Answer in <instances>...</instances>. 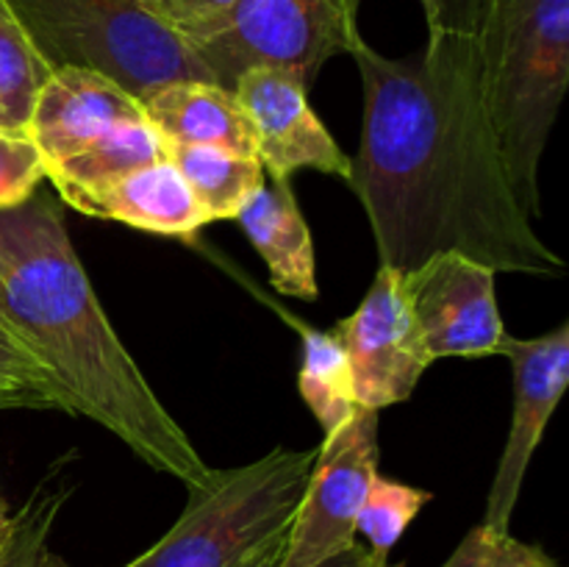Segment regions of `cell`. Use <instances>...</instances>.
Here are the masks:
<instances>
[{
    "instance_id": "6da1fadb",
    "label": "cell",
    "mask_w": 569,
    "mask_h": 567,
    "mask_svg": "<svg viewBox=\"0 0 569 567\" xmlns=\"http://www.w3.org/2000/svg\"><path fill=\"white\" fill-rule=\"evenodd\" d=\"M350 56L365 111L348 183L378 267L406 276L431 256L461 253L495 272L561 276L567 261L537 233L500 159L476 37H428L403 59L361 37Z\"/></svg>"
},
{
    "instance_id": "7a4b0ae2",
    "label": "cell",
    "mask_w": 569,
    "mask_h": 567,
    "mask_svg": "<svg viewBox=\"0 0 569 567\" xmlns=\"http://www.w3.org/2000/svg\"><path fill=\"white\" fill-rule=\"evenodd\" d=\"M0 317L56 384L67 415L87 417L183 487L214 467L159 400L106 317L56 198L0 211Z\"/></svg>"
},
{
    "instance_id": "3957f363",
    "label": "cell",
    "mask_w": 569,
    "mask_h": 567,
    "mask_svg": "<svg viewBox=\"0 0 569 567\" xmlns=\"http://www.w3.org/2000/svg\"><path fill=\"white\" fill-rule=\"evenodd\" d=\"M476 48L500 159L533 220L542 215L539 167L569 81V0H489Z\"/></svg>"
},
{
    "instance_id": "277c9868",
    "label": "cell",
    "mask_w": 569,
    "mask_h": 567,
    "mask_svg": "<svg viewBox=\"0 0 569 567\" xmlns=\"http://www.w3.org/2000/svg\"><path fill=\"white\" fill-rule=\"evenodd\" d=\"M317 448H276L261 459L211 470L189 487L170 531L126 567H237L287 537L315 470Z\"/></svg>"
},
{
    "instance_id": "5b68a950",
    "label": "cell",
    "mask_w": 569,
    "mask_h": 567,
    "mask_svg": "<svg viewBox=\"0 0 569 567\" xmlns=\"http://www.w3.org/2000/svg\"><path fill=\"white\" fill-rule=\"evenodd\" d=\"M50 67H81L133 98L170 81H211L176 31L142 0H6Z\"/></svg>"
},
{
    "instance_id": "8992f818",
    "label": "cell",
    "mask_w": 569,
    "mask_h": 567,
    "mask_svg": "<svg viewBox=\"0 0 569 567\" xmlns=\"http://www.w3.org/2000/svg\"><path fill=\"white\" fill-rule=\"evenodd\" d=\"M365 0H237L231 14L187 42L211 83L233 89L253 67H276L306 89L333 56L353 50L361 39L359 11Z\"/></svg>"
},
{
    "instance_id": "52a82bcc",
    "label": "cell",
    "mask_w": 569,
    "mask_h": 567,
    "mask_svg": "<svg viewBox=\"0 0 569 567\" xmlns=\"http://www.w3.org/2000/svg\"><path fill=\"white\" fill-rule=\"evenodd\" d=\"M378 415L359 409L322 439L278 567H317L356 543V517L378 472Z\"/></svg>"
},
{
    "instance_id": "ba28073f",
    "label": "cell",
    "mask_w": 569,
    "mask_h": 567,
    "mask_svg": "<svg viewBox=\"0 0 569 567\" xmlns=\"http://www.w3.org/2000/svg\"><path fill=\"white\" fill-rule=\"evenodd\" d=\"M333 334L348 354L356 400L381 411L415 395L433 356L411 315L403 276L378 267L359 309L337 322Z\"/></svg>"
},
{
    "instance_id": "9c48e42d",
    "label": "cell",
    "mask_w": 569,
    "mask_h": 567,
    "mask_svg": "<svg viewBox=\"0 0 569 567\" xmlns=\"http://www.w3.org/2000/svg\"><path fill=\"white\" fill-rule=\"evenodd\" d=\"M492 267L461 253H437L403 276L411 315L437 359H487L506 339Z\"/></svg>"
},
{
    "instance_id": "30bf717a",
    "label": "cell",
    "mask_w": 569,
    "mask_h": 567,
    "mask_svg": "<svg viewBox=\"0 0 569 567\" xmlns=\"http://www.w3.org/2000/svg\"><path fill=\"white\" fill-rule=\"evenodd\" d=\"M498 356H506L515 367V411L481 523L506 534L533 454L569 384V322L533 339L506 334Z\"/></svg>"
},
{
    "instance_id": "8fae6325",
    "label": "cell",
    "mask_w": 569,
    "mask_h": 567,
    "mask_svg": "<svg viewBox=\"0 0 569 567\" xmlns=\"http://www.w3.org/2000/svg\"><path fill=\"white\" fill-rule=\"evenodd\" d=\"M231 92L248 117L267 176L292 178L298 170H317L348 183L350 156L315 115L309 89L298 78L276 67H253L237 78Z\"/></svg>"
},
{
    "instance_id": "7c38bea8",
    "label": "cell",
    "mask_w": 569,
    "mask_h": 567,
    "mask_svg": "<svg viewBox=\"0 0 569 567\" xmlns=\"http://www.w3.org/2000/svg\"><path fill=\"white\" fill-rule=\"evenodd\" d=\"M137 117H144L139 100L111 78L81 67H56L37 94L28 139L37 145L48 172Z\"/></svg>"
},
{
    "instance_id": "4fadbf2b",
    "label": "cell",
    "mask_w": 569,
    "mask_h": 567,
    "mask_svg": "<svg viewBox=\"0 0 569 567\" xmlns=\"http://www.w3.org/2000/svg\"><path fill=\"white\" fill-rule=\"evenodd\" d=\"M67 206L94 220H114L161 237H192L206 217L170 159L150 161L120 178L59 195Z\"/></svg>"
},
{
    "instance_id": "5bb4252c",
    "label": "cell",
    "mask_w": 569,
    "mask_h": 567,
    "mask_svg": "<svg viewBox=\"0 0 569 567\" xmlns=\"http://www.w3.org/2000/svg\"><path fill=\"white\" fill-rule=\"evenodd\" d=\"M244 237L264 259L272 287L298 300H315L317 284L315 242L309 222L295 200L289 178H272L237 215Z\"/></svg>"
},
{
    "instance_id": "9a60e30c",
    "label": "cell",
    "mask_w": 569,
    "mask_h": 567,
    "mask_svg": "<svg viewBox=\"0 0 569 567\" xmlns=\"http://www.w3.org/2000/svg\"><path fill=\"white\" fill-rule=\"evenodd\" d=\"M139 106L167 145H214L256 156L253 131L231 89L211 81H170L142 94Z\"/></svg>"
},
{
    "instance_id": "2e32d148",
    "label": "cell",
    "mask_w": 569,
    "mask_h": 567,
    "mask_svg": "<svg viewBox=\"0 0 569 567\" xmlns=\"http://www.w3.org/2000/svg\"><path fill=\"white\" fill-rule=\"evenodd\" d=\"M167 159L187 181L206 222L237 220L242 206L267 183L259 156L214 145H167Z\"/></svg>"
},
{
    "instance_id": "e0dca14e",
    "label": "cell",
    "mask_w": 569,
    "mask_h": 567,
    "mask_svg": "<svg viewBox=\"0 0 569 567\" xmlns=\"http://www.w3.org/2000/svg\"><path fill=\"white\" fill-rule=\"evenodd\" d=\"M303 339V361L298 372L300 398L311 409L322 428V439L337 434L356 411L361 409L356 400L353 372H350L348 354L333 331H317L311 326H300Z\"/></svg>"
},
{
    "instance_id": "ac0fdd59",
    "label": "cell",
    "mask_w": 569,
    "mask_h": 567,
    "mask_svg": "<svg viewBox=\"0 0 569 567\" xmlns=\"http://www.w3.org/2000/svg\"><path fill=\"white\" fill-rule=\"evenodd\" d=\"M164 139L150 126L148 117H137V120L120 122L117 128H111L92 148L72 156L64 165L50 167L44 178H50L56 192L61 195L67 189L98 187V183L126 176V172L150 165V161L164 159Z\"/></svg>"
},
{
    "instance_id": "d6986e66",
    "label": "cell",
    "mask_w": 569,
    "mask_h": 567,
    "mask_svg": "<svg viewBox=\"0 0 569 567\" xmlns=\"http://www.w3.org/2000/svg\"><path fill=\"white\" fill-rule=\"evenodd\" d=\"M53 67L42 59L26 28L0 0V131L28 137L33 103Z\"/></svg>"
},
{
    "instance_id": "ffe728a7",
    "label": "cell",
    "mask_w": 569,
    "mask_h": 567,
    "mask_svg": "<svg viewBox=\"0 0 569 567\" xmlns=\"http://www.w3.org/2000/svg\"><path fill=\"white\" fill-rule=\"evenodd\" d=\"M431 498L433 495L428 489L411 487V484L395 481V478L376 472L359 517H356V534L365 537L367 550L376 556L378 565H389L392 548Z\"/></svg>"
},
{
    "instance_id": "44dd1931",
    "label": "cell",
    "mask_w": 569,
    "mask_h": 567,
    "mask_svg": "<svg viewBox=\"0 0 569 567\" xmlns=\"http://www.w3.org/2000/svg\"><path fill=\"white\" fill-rule=\"evenodd\" d=\"M0 400L6 409H61V395L37 356L0 317Z\"/></svg>"
},
{
    "instance_id": "7402d4cb",
    "label": "cell",
    "mask_w": 569,
    "mask_h": 567,
    "mask_svg": "<svg viewBox=\"0 0 569 567\" xmlns=\"http://www.w3.org/2000/svg\"><path fill=\"white\" fill-rule=\"evenodd\" d=\"M67 500L61 484H39L31 498L14 511V528L9 543L0 550V567H33L39 556L48 550V537Z\"/></svg>"
},
{
    "instance_id": "603a6c76",
    "label": "cell",
    "mask_w": 569,
    "mask_h": 567,
    "mask_svg": "<svg viewBox=\"0 0 569 567\" xmlns=\"http://www.w3.org/2000/svg\"><path fill=\"white\" fill-rule=\"evenodd\" d=\"M44 181V161L22 133L0 131V211L14 209L37 195Z\"/></svg>"
},
{
    "instance_id": "cb8c5ba5",
    "label": "cell",
    "mask_w": 569,
    "mask_h": 567,
    "mask_svg": "<svg viewBox=\"0 0 569 567\" xmlns=\"http://www.w3.org/2000/svg\"><path fill=\"white\" fill-rule=\"evenodd\" d=\"M233 6L237 0H161V6L156 9V20L164 22L183 42H192L220 26L231 14Z\"/></svg>"
},
{
    "instance_id": "d4e9b609",
    "label": "cell",
    "mask_w": 569,
    "mask_h": 567,
    "mask_svg": "<svg viewBox=\"0 0 569 567\" xmlns=\"http://www.w3.org/2000/svg\"><path fill=\"white\" fill-rule=\"evenodd\" d=\"M428 37H476L489 0H420Z\"/></svg>"
},
{
    "instance_id": "484cf974",
    "label": "cell",
    "mask_w": 569,
    "mask_h": 567,
    "mask_svg": "<svg viewBox=\"0 0 569 567\" xmlns=\"http://www.w3.org/2000/svg\"><path fill=\"white\" fill-rule=\"evenodd\" d=\"M498 531H492L489 526H483V523H478L476 528H470L467 531V537L461 539L459 548L450 554V559L445 561L442 567H489V561H492V554H495V545H498ZM389 567H406L403 561H398V565H392L389 561Z\"/></svg>"
},
{
    "instance_id": "4316f807",
    "label": "cell",
    "mask_w": 569,
    "mask_h": 567,
    "mask_svg": "<svg viewBox=\"0 0 569 567\" xmlns=\"http://www.w3.org/2000/svg\"><path fill=\"white\" fill-rule=\"evenodd\" d=\"M489 567H561L548 550H542L539 545L522 543V539L511 537L509 531L500 534L498 545H495V554Z\"/></svg>"
},
{
    "instance_id": "83f0119b",
    "label": "cell",
    "mask_w": 569,
    "mask_h": 567,
    "mask_svg": "<svg viewBox=\"0 0 569 567\" xmlns=\"http://www.w3.org/2000/svg\"><path fill=\"white\" fill-rule=\"evenodd\" d=\"M317 567H389V565H378L376 556L367 550V545L356 539L350 548H345L342 554L331 556V559H326L322 565H317Z\"/></svg>"
},
{
    "instance_id": "f1b7e54d",
    "label": "cell",
    "mask_w": 569,
    "mask_h": 567,
    "mask_svg": "<svg viewBox=\"0 0 569 567\" xmlns=\"http://www.w3.org/2000/svg\"><path fill=\"white\" fill-rule=\"evenodd\" d=\"M287 537L276 539V543H270L267 548H261L259 554H253L250 559H244L242 565H237V567H278V561H281V556H283V548H287Z\"/></svg>"
},
{
    "instance_id": "f546056e",
    "label": "cell",
    "mask_w": 569,
    "mask_h": 567,
    "mask_svg": "<svg viewBox=\"0 0 569 567\" xmlns=\"http://www.w3.org/2000/svg\"><path fill=\"white\" fill-rule=\"evenodd\" d=\"M11 528H14V511L0 509V550H3V545L9 543Z\"/></svg>"
},
{
    "instance_id": "4dcf8cb0",
    "label": "cell",
    "mask_w": 569,
    "mask_h": 567,
    "mask_svg": "<svg viewBox=\"0 0 569 567\" xmlns=\"http://www.w3.org/2000/svg\"><path fill=\"white\" fill-rule=\"evenodd\" d=\"M33 567H70V565H67L64 559H59L56 554H50V550H44V554L39 556L37 565H33Z\"/></svg>"
},
{
    "instance_id": "1f68e13d",
    "label": "cell",
    "mask_w": 569,
    "mask_h": 567,
    "mask_svg": "<svg viewBox=\"0 0 569 567\" xmlns=\"http://www.w3.org/2000/svg\"><path fill=\"white\" fill-rule=\"evenodd\" d=\"M142 6L150 11V14L156 17V9H159V6H161V0H142Z\"/></svg>"
},
{
    "instance_id": "d6a6232c",
    "label": "cell",
    "mask_w": 569,
    "mask_h": 567,
    "mask_svg": "<svg viewBox=\"0 0 569 567\" xmlns=\"http://www.w3.org/2000/svg\"><path fill=\"white\" fill-rule=\"evenodd\" d=\"M0 409H6V404H3V400H0Z\"/></svg>"
},
{
    "instance_id": "836d02e7",
    "label": "cell",
    "mask_w": 569,
    "mask_h": 567,
    "mask_svg": "<svg viewBox=\"0 0 569 567\" xmlns=\"http://www.w3.org/2000/svg\"><path fill=\"white\" fill-rule=\"evenodd\" d=\"M0 509H6V504H0Z\"/></svg>"
}]
</instances>
